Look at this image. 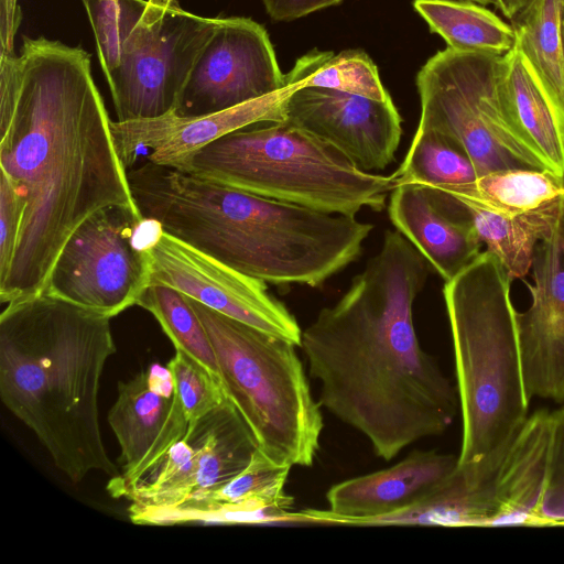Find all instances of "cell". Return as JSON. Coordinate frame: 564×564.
Segmentation results:
<instances>
[{"label": "cell", "instance_id": "6da1fadb", "mask_svg": "<svg viewBox=\"0 0 564 564\" xmlns=\"http://www.w3.org/2000/svg\"><path fill=\"white\" fill-rule=\"evenodd\" d=\"M111 121L82 46L24 35L19 54H0V167L23 205L2 304L43 294L63 247L96 213L141 215Z\"/></svg>", "mask_w": 564, "mask_h": 564}, {"label": "cell", "instance_id": "7a4b0ae2", "mask_svg": "<svg viewBox=\"0 0 564 564\" xmlns=\"http://www.w3.org/2000/svg\"><path fill=\"white\" fill-rule=\"evenodd\" d=\"M429 272L419 250L388 229L349 289L302 330L300 348L318 382V403L387 462L443 434L459 408L456 388L414 328V302Z\"/></svg>", "mask_w": 564, "mask_h": 564}, {"label": "cell", "instance_id": "3957f363", "mask_svg": "<svg viewBox=\"0 0 564 564\" xmlns=\"http://www.w3.org/2000/svg\"><path fill=\"white\" fill-rule=\"evenodd\" d=\"M132 192L145 220L272 284L316 288L356 261L373 225L147 163Z\"/></svg>", "mask_w": 564, "mask_h": 564}, {"label": "cell", "instance_id": "277c9868", "mask_svg": "<svg viewBox=\"0 0 564 564\" xmlns=\"http://www.w3.org/2000/svg\"><path fill=\"white\" fill-rule=\"evenodd\" d=\"M110 317L43 293L0 316V397L74 484L120 476L99 424L105 365L116 352Z\"/></svg>", "mask_w": 564, "mask_h": 564}, {"label": "cell", "instance_id": "5b68a950", "mask_svg": "<svg viewBox=\"0 0 564 564\" xmlns=\"http://www.w3.org/2000/svg\"><path fill=\"white\" fill-rule=\"evenodd\" d=\"M512 280L486 250L443 286L462 414L458 465L506 448L529 416Z\"/></svg>", "mask_w": 564, "mask_h": 564}, {"label": "cell", "instance_id": "8992f818", "mask_svg": "<svg viewBox=\"0 0 564 564\" xmlns=\"http://www.w3.org/2000/svg\"><path fill=\"white\" fill-rule=\"evenodd\" d=\"M228 133L198 150L180 170L250 194L356 216L381 212L393 175L367 172L314 134L286 121Z\"/></svg>", "mask_w": 564, "mask_h": 564}, {"label": "cell", "instance_id": "52a82bcc", "mask_svg": "<svg viewBox=\"0 0 564 564\" xmlns=\"http://www.w3.org/2000/svg\"><path fill=\"white\" fill-rule=\"evenodd\" d=\"M186 297L208 334L226 395L258 451L280 466L311 467L324 420L296 345Z\"/></svg>", "mask_w": 564, "mask_h": 564}, {"label": "cell", "instance_id": "ba28073f", "mask_svg": "<svg viewBox=\"0 0 564 564\" xmlns=\"http://www.w3.org/2000/svg\"><path fill=\"white\" fill-rule=\"evenodd\" d=\"M118 121L174 111L219 17L177 0H82Z\"/></svg>", "mask_w": 564, "mask_h": 564}, {"label": "cell", "instance_id": "9c48e42d", "mask_svg": "<svg viewBox=\"0 0 564 564\" xmlns=\"http://www.w3.org/2000/svg\"><path fill=\"white\" fill-rule=\"evenodd\" d=\"M503 55L447 47L416 76L421 116L416 130L436 131L458 144L478 175L506 169L547 170L512 132L500 99Z\"/></svg>", "mask_w": 564, "mask_h": 564}, {"label": "cell", "instance_id": "30bf717a", "mask_svg": "<svg viewBox=\"0 0 564 564\" xmlns=\"http://www.w3.org/2000/svg\"><path fill=\"white\" fill-rule=\"evenodd\" d=\"M141 215L110 207L85 220L63 247L44 293L115 317L138 305L152 283Z\"/></svg>", "mask_w": 564, "mask_h": 564}, {"label": "cell", "instance_id": "8fae6325", "mask_svg": "<svg viewBox=\"0 0 564 564\" xmlns=\"http://www.w3.org/2000/svg\"><path fill=\"white\" fill-rule=\"evenodd\" d=\"M258 451L256 440L227 398L188 423L185 435L123 497L128 510L176 507L231 480Z\"/></svg>", "mask_w": 564, "mask_h": 564}, {"label": "cell", "instance_id": "7c38bea8", "mask_svg": "<svg viewBox=\"0 0 564 564\" xmlns=\"http://www.w3.org/2000/svg\"><path fill=\"white\" fill-rule=\"evenodd\" d=\"M152 283L171 286L228 317L300 347L295 317L267 289L249 276L161 230L149 238ZM151 283V284H152Z\"/></svg>", "mask_w": 564, "mask_h": 564}, {"label": "cell", "instance_id": "4fadbf2b", "mask_svg": "<svg viewBox=\"0 0 564 564\" xmlns=\"http://www.w3.org/2000/svg\"><path fill=\"white\" fill-rule=\"evenodd\" d=\"M285 87L265 29L243 17H219L181 93L175 113L221 111Z\"/></svg>", "mask_w": 564, "mask_h": 564}, {"label": "cell", "instance_id": "5bb4252c", "mask_svg": "<svg viewBox=\"0 0 564 564\" xmlns=\"http://www.w3.org/2000/svg\"><path fill=\"white\" fill-rule=\"evenodd\" d=\"M285 121L341 152L359 169H386L402 137L392 98L378 101L321 87L296 86L284 102Z\"/></svg>", "mask_w": 564, "mask_h": 564}, {"label": "cell", "instance_id": "9a60e30c", "mask_svg": "<svg viewBox=\"0 0 564 564\" xmlns=\"http://www.w3.org/2000/svg\"><path fill=\"white\" fill-rule=\"evenodd\" d=\"M108 423L120 446L122 473L108 491L119 498L137 485L186 433L188 421L167 368L152 366L118 383Z\"/></svg>", "mask_w": 564, "mask_h": 564}, {"label": "cell", "instance_id": "2e32d148", "mask_svg": "<svg viewBox=\"0 0 564 564\" xmlns=\"http://www.w3.org/2000/svg\"><path fill=\"white\" fill-rule=\"evenodd\" d=\"M528 288L532 302L517 312L522 378L531 400L564 401V210L536 246Z\"/></svg>", "mask_w": 564, "mask_h": 564}, {"label": "cell", "instance_id": "e0dca14e", "mask_svg": "<svg viewBox=\"0 0 564 564\" xmlns=\"http://www.w3.org/2000/svg\"><path fill=\"white\" fill-rule=\"evenodd\" d=\"M296 86L238 106L202 116L183 117L174 111L160 117L111 121L119 154L128 167L139 150L148 160L181 170L200 149L234 131L264 122L285 121L284 102Z\"/></svg>", "mask_w": 564, "mask_h": 564}, {"label": "cell", "instance_id": "ac0fdd59", "mask_svg": "<svg viewBox=\"0 0 564 564\" xmlns=\"http://www.w3.org/2000/svg\"><path fill=\"white\" fill-rule=\"evenodd\" d=\"M457 456L414 451L397 464L332 486L328 510L300 511L303 522L367 525L403 511L429 496L456 468Z\"/></svg>", "mask_w": 564, "mask_h": 564}, {"label": "cell", "instance_id": "d6986e66", "mask_svg": "<svg viewBox=\"0 0 564 564\" xmlns=\"http://www.w3.org/2000/svg\"><path fill=\"white\" fill-rule=\"evenodd\" d=\"M388 215L445 282L480 254L481 241L466 209L445 192L417 184L394 186Z\"/></svg>", "mask_w": 564, "mask_h": 564}, {"label": "cell", "instance_id": "ffe728a7", "mask_svg": "<svg viewBox=\"0 0 564 564\" xmlns=\"http://www.w3.org/2000/svg\"><path fill=\"white\" fill-rule=\"evenodd\" d=\"M558 416L546 410L529 415L510 441L498 467L496 516L491 527H539V510L549 481Z\"/></svg>", "mask_w": 564, "mask_h": 564}, {"label": "cell", "instance_id": "44dd1931", "mask_svg": "<svg viewBox=\"0 0 564 564\" xmlns=\"http://www.w3.org/2000/svg\"><path fill=\"white\" fill-rule=\"evenodd\" d=\"M500 99L518 140L564 177V108L517 43L503 55Z\"/></svg>", "mask_w": 564, "mask_h": 564}, {"label": "cell", "instance_id": "7402d4cb", "mask_svg": "<svg viewBox=\"0 0 564 564\" xmlns=\"http://www.w3.org/2000/svg\"><path fill=\"white\" fill-rule=\"evenodd\" d=\"M507 447L477 462L457 464L423 500L403 511L373 519L367 525L491 527L497 510L496 475Z\"/></svg>", "mask_w": 564, "mask_h": 564}, {"label": "cell", "instance_id": "603a6c76", "mask_svg": "<svg viewBox=\"0 0 564 564\" xmlns=\"http://www.w3.org/2000/svg\"><path fill=\"white\" fill-rule=\"evenodd\" d=\"M438 191L510 215L551 213L564 206V177L549 170H498Z\"/></svg>", "mask_w": 564, "mask_h": 564}, {"label": "cell", "instance_id": "cb8c5ba5", "mask_svg": "<svg viewBox=\"0 0 564 564\" xmlns=\"http://www.w3.org/2000/svg\"><path fill=\"white\" fill-rule=\"evenodd\" d=\"M413 7L447 47L505 55L517 43L512 24L482 4L467 0H415Z\"/></svg>", "mask_w": 564, "mask_h": 564}, {"label": "cell", "instance_id": "d4e9b609", "mask_svg": "<svg viewBox=\"0 0 564 564\" xmlns=\"http://www.w3.org/2000/svg\"><path fill=\"white\" fill-rule=\"evenodd\" d=\"M456 199L466 209L480 241L487 246V251L498 259L512 279H523L527 275L532 268L538 243L551 234L564 210L563 206L551 213L510 215L468 199Z\"/></svg>", "mask_w": 564, "mask_h": 564}, {"label": "cell", "instance_id": "484cf974", "mask_svg": "<svg viewBox=\"0 0 564 564\" xmlns=\"http://www.w3.org/2000/svg\"><path fill=\"white\" fill-rule=\"evenodd\" d=\"M284 83L285 86L328 88L378 101L391 99L376 64L361 50H346L338 54L310 51L284 75Z\"/></svg>", "mask_w": 564, "mask_h": 564}, {"label": "cell", "instance_id": "4316f807", "mask_svg": "<svg viewBox=\"0 0 564 564\" xmlns=\"http://www.w3.org/2000/svg\"><path fill=\"white\" fill-rule=\"evenodd\" d=\"M564 0H531L512 20L517 44L564 108Z\"/></svg>", "mask_w": 564, "mask_h": 564}, {"label": "cell", "instance_id": "83f0119b", "mask_svg": "<svg viewBox=\"0 0 564 564\" xmlns=\"http://www.w3.org/2000/svg\"><path fill=\"white\" fill-rule=\"evenodd\" d=\"M394 186L417 184L445 188L474 182L479 175L468 154L433 130H416L404 160L392 174Z\"/></svg>", "mask_w": 564, "mask_h": 564}, {"label": "cell", "instance_id": "f1b7e54d", "mask_svg": "<svg viewBox=\"0 0 564 564\" xmlns=\"http://www.w3.org/2000/svg\"><path fill=\"white\" fill-rule=\"evenodd\" d=\"M138 305L155 317L175 349L199 361L221 381L208 334L183 293L164 284L152 283Z\"/></svg>", "mask_w": 564, "mask_h": 564}, {"label": "cell", "instance_id": "f546056e", "mask_svg": "<svg viewBox=\"0 0 564 564\" xmlns=\"http://www.w3.org/2000/svg\"><path fill=\"white\" fill-rule=\"evenodd\" d=\"M174 387L188 423L204 416L227 400L221 381L204 365L175 349L169 361Z\"/></svg>", "mask_w": 564, "mask_h": 564}, {"label": "cell", "instance_id": "4dcf8cb0", "mask_svg": "<svg viewBox=\"0 0 564 564\" xmlns=\"http://www.w3.org/2000/svg\"><path fill=\"white\" fill-rule=\"evenodd\" d=\"M23 219L22 202L9 180L0 174V279L11 265Z\"/></svg>", "mask_w": 564, "mask_h": 564}, {"label": "cell", "instance_id": "1f68e13d", "mask_svg": "<svg viewBox=\"0 0 564 564\" xmlns=\"http://www.w3.org/2000/svg\"><path fill=\"white\" fill-rule=\"evenodd\" d=\"M558 426L549 481L539 510V527L564 525V414Z\"/></svg>", "mask_w": 564, "mask_h": 564}, {"label": "cell", "instance_id": "d6a6232c", "mask_svg": "<svg viewBox=\"0 0 564 564\" xmlns=\"http://www.w3.org/2000/svg\"><path fill=\"white\" fill-rule=\"evenodd\" d=\"M274 21H291L312 12L337 6L343 0H262Z\"/></svg>", "mask_w": 564, "mask_h": 564}, {"label": "cell", "instance_id": "836d02e7", "mask_svg": "<svg viewBox=\"0 0 564 564\" xmlns=\"http://www.w3.org/2000/svg\"><path fill=\"white\" fill-rule=\"evenodd\" d=\"M22 20L18 0H0V54H14V36Z\"/></svg>", "mask_w": 564, "mask_h": 564}, {"label": "cell", "instance_id": "e575fe53", "mask_svg": "<svg viewBox=\"0 0 564 564\" xmlns=\"http://www.w3.org/2000/svg\"><path fill=\"white\" fill-rule=\"evenodd\" d=\"M531 0H497V8L511 21L528 6Z\"/></svg>", "mask_w": 564, "mask_h": 564}, {"label": "cell", "instance_id": "d590c367", "mask_svg": "<svg viewBox=\"0 0 564 564\" xmlns=\"http://www.w3.org/2000/svg\"><path fill=\"white\" fill-rule=\"evenodd\" d=\"M467 1H473L476 3L482 4V6H486V4L497 6V0H467Z\"/></svg>", "mask_w": 564, "mask_h": 564}, {"label": "cell", "instance_id": "8d00e7d4", "mask_svg": "<svg viewBox=\"0 0 564 564\" xmlns=\"http://www.w3.org/2000/svg\"><path fill=\"white\" fill-rule=\"evenodd\" d=\"M563 41H564V12H563Z\"/></svg>", "mask_w": 564, "mask_h": 564}, {"label": "cell", "instance_id": "74e56055", "mask_svg": "<svg viewBox=\"0 0 564 564\" xmlns=\"http://www.w3.org/2000/svg\"><path fill=\"white\" fill-rule=\"evenodd\" d=\"M158 1H161V2H167V1H170V0H158Z\"/></svg>", "mask_w": 564, "mask_h": 564}, {"label": "cell", "instance_id": "f35d334b", "mask_svg": "<svg viewBox=\"0 0 564 564\" xmlns=\"http://www.w3.org/2000/svg\"><path fill=\"white\" fill-rule=\"evenodd\" d=\"M562 413L564 414V410L562 411Z\"/></svg>", "mask_w": 564, "mask_h": 564}]
</instances>
